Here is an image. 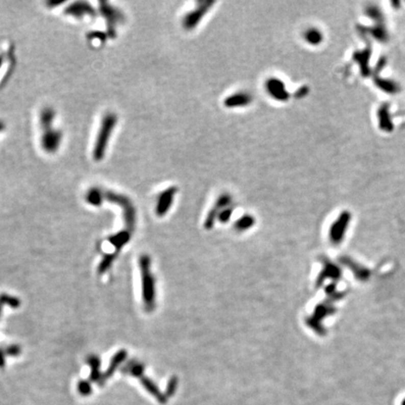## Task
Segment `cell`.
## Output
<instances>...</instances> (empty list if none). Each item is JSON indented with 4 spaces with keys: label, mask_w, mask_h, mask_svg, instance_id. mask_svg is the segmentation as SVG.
Instances as JSON below:
<instances>
[{
    "label": "cell",
    "mask_w": 405,
    "mask_h": 405,
    "mask_svg": "<svg viewBox=\"0 0 405 405\" xmlns=\"http://www.w3.org/2000/svg\"><path fill=\"white\" fill-rule=\"evenodd\" d=\"M140 272L142 279V296L145 310L151 312L155 308L156 291L155 279L151 272V259L147 255H141L139 259Z\"/></svg>",
    "instance_id": "6da1fadb"
},
{
    "label": "cell",
    "mask_w": 405,
    "mask_h": 405,
    "mask_svg": "<svg viewBox=\"0 0 405 405\" xmlns=\"http://www.w3.org/2000/svg\"><path fill=\"white\" fill-rule=\"evenodd\" d=\"M116 123H117V116L116 114L108 113L104 116L93 148V158L96 162H100L105 159L109 140L116 128Z\"/></svg>",
    "instance_id": "7a4b0ae2"
},
{
    "label": "cell",
    "mask_w": 405,
    "mask_h": 405,
    "mask_svg": "<svg viewBox=\"0 0 405 405\" xmlns=\"http://www.w3.org/2000/svg\"><path fill=\"white\" fill-rule=\"evenodd\" d=\"M105 200L119 206L123 210L124 221L128 231L133 232L136 223V210L130 198L115 191H104Z\"/></svg>",
    "instance_id": "3957f363"
},
{
    "label": "cell",
    "mask_w": 405,
    "mask_h": 405,
    "mask_svg": "<svg viewBox=\"0 0 405 405\" xmlns=\"http://www.w3.org/2000/svg\"><path fill=\"white\" fill-rule=\"evenodd\" d=\"M99 12L103 15V17L105 18L106 22V28H107L106 34L109 36L111 39L116 38V26L124 21V15L121 11H119L116 7L111 6L108 2L100 1Z\"/></svg>",
    "instance_id": "277c9868"
},
{
    "label": "cell",
    "mask_w": 405,
    "mask_h": 405,
    "mask_svg": "<svg viewBox=\"0 0 405 405\" xmlns=\"http://www.w3.org/2000/svg\"><path fill=\"white\" fill-rule=\"evenodd\" d=\"M214 1L211 0H204L199 1L197 3L196 9H194L191 12L187 13L183 19V27L186 30H192L195 29L197 26L202 21L205 15L211 10L214 5Z\"/></svg>",
    "instance_id": "5b68a950"
},
{
    "label": "cell",
    "mask_w": 405,
    "mask_h": 405,
    "mask_svg": "<svg viewBox=\"0 0 405 405\" xmlns=\"http://www.w3.org/2000/svg\"><path fill=\"white\" fill-rule=\"evenodd\" d=\"M63 138V134L61 131L50 129L44 131L41 136V145L42 149L46 153L53 154L58 150L59 146L61 145Z\"/></svg>",
    "instance_id": "8992f818"
},
{
    "label": "cell",
    "mask_w": 405,
    "mask_h": 405,
    "mask_svg": "<svg viewBox=\"0 0 405 405\" xmlns=\"http://www.w3.org/2000/svg\"><path fill=\"white\" fill-rule=\"evenodd\" d=\"M64 12L66 15H69L76 19H82L86 16L95 17L97 14L96 10L87 1L73 2L65 9Z\"/></svg>",
    "instance_id": "52a82bcc"
},
{
    "label": "cell",
    "mask_w": 405,
    "mask_h": 405,
    "mask_svg": "<svg viewBox=\"0 0 405 405\" xmlns=\"http://www.w3.org/2000/svg\"><path fill=\"white\" fill-rule=\"evenodd\" d=\"M176 187H169L166 190L162 191L160 194L156 206V214L159 217H162L167 214L169 209L174 202V196L176 194Z\"/></svg>",
    "instance_id": "ba28073f"
},
{
    "label": "cell",
    "mask_w": 405,
    "mask_h": 405,
    "mask_svg": "<svg viewBox=\"0 0 405 405\" xmlns=\"http://www.w3.org/2000/svg\"><path fill=\"white\" fill-rule=\"evenodd\" d=\"M266 90L274 99L279 102H285L289 98L290 95L286 90L284 82L277 78H271L266 81Z\"/></svg>",
    "instance_id": "9c48e42d"
},
{
    "label": "cell",
    "mask_w": 405,
    "mask_h": 405,
    "mask_svg": "<svg viewBox=\"0 0 405 405\" xmlns=\"http://www.w3.org/2000/svg\"><path fill=\"white\" fill-rule=\"evenodd\" d=\"M127 358V352L125 350H119L116 355L111 359L110 364L108 366L107 370H105V373L102 374V377L98 381V385L103 386L109 378L113 376V374L116 372L117 368L124 362V360Z\"/></svg>",
    "instance_id": "30bf717a"
},
{
    "label": "cell",
    "mask_w": 405,
    "mask_h": 405,
    "mask_svg": "<svg viewBox=\"0 0 405 405\" xmlns=\"http://www.w3.org/2000/svg\"><path fill=\"white\" fill-rule=\"evenodd\" d=\"M251 102H252V97L249 93H235L224 99V106L227 108L244 107L249 105Z\"/></svg>",
    "instance_id": "8fae6325"
},
{
    "label": "cell",
    "mask_w": 405,
    "mask_h": 405,
    "mask_svg": "<svg viewBox=\"0 0 405 405\" xmlns=\"http://www.w3.org/2000/svg\"><path fill=\"white\" fill-rule=\"evenodd\" d=\"M141 384L144 386V388L147 390L148 393H150L157 400H159L162 404H165L167 402V398L165 397V394L162 393V391L155 385V383L150 380L147 377L143 376L140 378Z\"/></svg>",
    "instance_id": "7c38bea8"
},
{
    "label": "cell",
    "mask_w": 405,
    "mask_h": 405,
    "mask_svg": "<svg viewBox=\"0 0 405 405\" xmlns=\"http://www.w3.org/2000/svg\"><path fill=\"white\" fill-rule=\"evenodd\" d=\"M87 363L90 367V382H98L102 377L100 373V359L96 355H91L87 358Z\"/></svg>",
    "instance_id": "4fadbf2b"
},
{
    "label": "cell",
    "mask_w": 405,
    "mask_h": 405,
    "mask_svg": "<svg viewBox=\"0 0 405 405\" xmlns=\"http://www.w3.org/2000/svg\"><path fill=\"white\" fill-rule=\"evenodd\" d=\"M56 118V112L51 107H45L41 112L40 123L43 131L53 129V123Z\"/></svg>",
    "instance_id": "5bb4252c"
},
{
    "label": "cell",
    "mask_w": 405,
    "mask_h": 405,
    "mask_svg": "<svg viewBox=\"0 0 405 405\" xmlns=\"http://www.w3.org/2000/svg\"><path fill=\"white\" fill-rule=\"evenodd\" d=\"M130 238H131V232L124 230L118 232L116 235L111 236L108 240L116 248V250H119L123 248V246H125L130 241Z\"/></svg>",
    "instance_id": "9a60e30c"
},
{
    "label": "cell",
    "mask_w": 405,
    "mask_h": 405,
    "mask_svg": "<svg viewBox=\"0 0 405 405\" xmlns=\"http://www.w3.org/2000/svg\"><path fill=\"white\" fill-rule=\"evenodd\" d=\"M86 199L89 205L94 206V207H99L103 205L104 200H105L104 191L98 188H96V187L91 188L87 191Z\"/></svg>",
    "instance_id": "2e32d148"
},
{
    "label": "cell",
    "mask_w": 405,
    "mask_h": 405,
    "mask_svg": "<svg viewBox=\"0 0 405 405\" xmlns=\"http://www.w3.org/2000/svg\"><path fill=\"white\" fill-rule=\"evenodd\" d=\"M122 371L124 373H130L132 376L138 377V378H142L144 376V372H145V366L140 363L138 361H130L128 364L124 366V368L122 369Z\"/></svg>",
    "instance_id": "e0dca14e"
},
{
    "label": "cell",
    "mask_w": 405,
    "mask_h": 405,
    "mask_svg": "<svg viewBox=\"0 0 405 405\" xmlns=\"http://www.w3.org/2000/svg\"><path fill=\"white\" fill-rule=\"evenodd\" d=\"M255 218L250 215H244L235 223V228L238 232L246 231L255 225Z\"/></svg>",
    "instance_id": "ac0fdd59"
},
{
    "label": "cell",
    "mask_w": 405,
    "mask_h": 405,
    "mask_svg": "<svg viewBox=\"0 0 405 405\" xmlns=\"http://www.w3.org/2000/svg\"><path fill=\"white\" fill-rule=\"evenodd\" d=\"M116 257V252L115 254H109V255H105V257L103 258V260L100 262L99 266L98 267V272L99 274H104L106 272L109 268H110L113 262L115 261Z\"/></svg>",
    "instance_id": "d6986e66"
},
{
    "label": "cell",
    "mask_w": 405,
    "mask_h": 405,
    "mask_svg": "<svg viewBox=\"0 0 405 405\" xmlns=\"http://www.w3.org/2000/svg\"><path fill=\"white\" fill-rule=\"evenodd\" d=\"M305 40L312 44H317L322 41V36L317 29H309L305 33Z\"/></svg>",
    "instance_id": "ffe728a7"
},
{
    "label": "cell",
    "mask_w": 405,
    "mask_h": 405,
    "mask_svg": "<svg viewBox=\"0 0 405 405\" xmlns=\"http://www.w3.org/2000/svg\"><path fill=\"white\" fill-rule=\"evenodd\" d=\"M232 202V198L228 193H223V194H221L219 196V198L217 199V201H216V204H215V209H218L219 211L221 210V209H226V208H229V206L231 205Z\"/></svg>",
    "instance_id": "44dd1931"
},
{
    "label": "cell",
    "mask_w": 405,
    "mask_h": 405,
    "mask_svg": "<svg viewBox=\"0 0 405 405\" xmlns=\"http://www.w3.org/2000/svg\"><path fill=\"white\" fill-rule=\"evenodd\" d=\"M218 214H219V210L215 208L209 210L207 219L205 220V225H204L207 230H210L213 228L215 220L218 219Z\"/></svg>",
    "instance_id": "7402d4cb"
},
{
    "label": "cell",
    "mask_w": 405,
    "mask_h": 405,
    "mask_svg": "<svg viewBox=\"0 0 405 405\" xmlns=\"http://www.w3.org/2000/svg\"><path fill=\"white\" fill-rule=\"evenodd\" d=\"M178 385H179V379L176 376H172L170 378V380L168 381L167 387H166V390H165V397L169 399L171 397H173L176 388H178Z\"/></svg>",
    "instance_id": "603a6c76"
},
{
    "label": "cell",
    "mask_w": 405,
    "mask_h": 405,
    "mask_svg": "<svg viewBox=\"0 0 405 405\" xmlns=\"http://www.w3.org/2000/svg\"><path fill=\"white\" fill-rule=\"evenodd\" d=\"M0 301H1L3 304L9 305V306L12 307V309H16V308L20 306V300L18 299L17 297H14V296H12V295H6V294H3V295H0Z\"/></svg>",
    "instance_id": "cb8c5ba5"
},
{
    "label": "cell",
    "mask_w": 405,
    "mask_h": 405,
    "mask_svg": "<svg viewBox=\"0 0 405 405\" xmlns=\"http://www.w3.org/2000/svg\"><path fill=\"white\" fill-rule=\"evenodd\" d=\"M78 391L82 396H89L92 393V386L91 382L87 380H81L78 384Z\"/></svg>",
    "instance_id": "d4e9b609"
},
{
    "label": "cell",
    "mask_w": 405,
    "mask_h": 405,
    "mask_svg": "<svg viewBox=\"0 0 405 405\" xmlns=\"http://www.w3.org/2000/svg\"><path fill=\"white\" fill-rule=\"evenodd\" d=\"M232 214H233L232 208H226V209H221V210L219 211L218 220H220L221 223H226L230 220Z\"/></svg>",
    "instance_id": "484cf974"
},
{
    "label": "cell",
    "mask_w": 405,
    "mask_h": 405,
    "mask_svg": "<svg viewBox=\"0 0 405 405\" xmlns=\"http://www.w3.org/2000/svg\"><path fill=\"white\" fill-rule=\"evenodd\" d=\"M87 39L90 41H98L104 43L107 39V34H105L104 32H100V31H93L87 35Z\"/></svg>",
    "instance_id": "4316f807"
},
{
    "label": "cell",
    "mask_w": 405,
    "mask_h": 405,
    "mask_svg": "<svg viewBox=\"0 0 405 405\" xmlns=\"http://www.w3.org/2000/svg\"><path fill=\"white\" fill-rule=\"evenodd\" d=\"M4 353H5V355H8V356L15 357V356H18L19 353H21V348L18 345L12 344V345H10V346H8V347L4 349Z\"/></svg>",
    "instance_id": "83f0119b"
},
{
    "label": "cell",
    "mask_w": 405,
    "mask_h": 405,
    "mask_svg": "<svg viewBox=\"0 0 405 405\" xmlns=\"http://www.w3.org/2000/svg\"><path fill=\"white\" fill-rule=\"evenodd\" d=\"M5 366V353L4 349H0V368H3Z\"/></svg>",
    "instance_id": "f1b7e54d"
},
{
    "label": "cell",
    "mask_w": 405,
    "mask_h": 405,
    "mask_svg": "<svg viewBox=\"0 0 405 405\" xmlns=\"http://www.w3.org/2000/svg\"><path fill=\"white\" fill-rule=\"evenodd\" d=\"M63 1H57V2H55V1H49V2H47V5L50 7V8H55V7L58 6V5L63 4Z\"/></svg>",
    "instance_id": "f546056e"
},
{
    "label": "cell",
    "mask_w": 405,
    "mask_h": 405,
    "mask_svg": "<svg viewBox=\"0 0 405 405\" xmlns=\"http://www.w3.org/2000/svg\"><path fill=\"white\" fill-rule=\"evenodd\" d=\"M4 129H5V124H4V122L0 120V133H1L2 131H4Z\"/></svg>",
    "instance_id": "4dcf8cb0"
},
{
    "label": "cell",
    "mask_w": 405,
    "mask_h": 405,
    "mask_svg": "<svg viewBox=\"0 0 405 405\" xmlns=\"http://www.w3.org/2000/svg\"><path fill=\"white\" fill-rule=\"evenodd\" d=\"M3 63H4V57L2 55H0V69H1Z\"/></svg>",
    "instance_id": "1f68e13d"
},
{
    "label": "cell",
    "mask_w": 405,
    "mask_h": 405,
    "mask_svg": "<svg viewBox=\"0 0 405 405\" xmlns=\"http://www.w3.org/2000/svg\"><path fill=\"white\" fill-rule=\"evenodd\" d=\"M3 305H4V304L0 301V314H1V312H2V307H3Z\"/></svg>",
    "instance_id": "d6a6232c"
},
{
    "label": "cell",
    "mask_w": 405,
    "mask_h": 405,
    "mask_svg": "<svg viewBox=\"0 0 405 405\" xmlns=\"http://www.w3.org/2000/svg\"><path fill=\"white\" fill-rule=\"evenodd\" d=\"M402 405H405V400L404 401H403V403H402Z\"/></svg>",
    "instance_id": "836d02e7"
}]
</instances>
